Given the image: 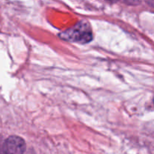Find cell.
I'll return each mask as SVG.
<instances>
[{"label": "cell", "instance_id": "6da1fadb", "mask_svg": "<svg viewBox=\"0 0 154 154\" xmlns=\"http://www.w3.org/2000/svg\"><path fill=\"white\" fill-rule=\"evenodd\" d=\"M60 37L70 42L85 44L92 41L93 33L88 23L81 22L72 28L60 33Z\"/></svg>", "mask_w": 154, "mask_h": 154}, {"label": "cell", "instance_id": "7a4b0ae2", "mask_svg": "<svg viewBox=\"0 0 154 154\" xmlns=\"http://www.w3.org/2000/svg\"><path fill=\"white\" fill-rule=\"evenodd\" d=\"M26 149V142L22 138L17 135H11L3 142L1 152L2 154H23Z\"/></svg>", "mask_w": 154, "mask_h": 154}]
</instances>
